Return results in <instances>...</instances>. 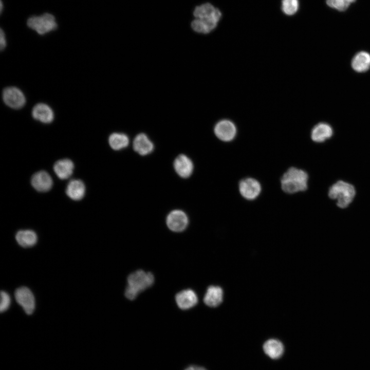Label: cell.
<instances>
[{"mask_svg": "<svg viewBox=\"0 0 370 370\" xmlns=\"http://www.w3.org/2000/svg\"><path fill=\"white\" fill-rule=\"evenodd\" d=\"M223 297V291L220 287L211 286L207 290L203 302L207 306L214 307L221 303Z\"/></svg>", "mask_w": 370, "mask_h": 370, "instance_id": "obj_18", "label": "cell"}, {"mask_svg": "<svg viewBox=\"0 0 370 370\" xmlns=\"http://www.w3.org/2000/svg\"><path fill=\"white\" fill-rule=\"evenodd\" d=\"M263 350L265 354L272 359L281 358L284 352L283 344L279 340L270 339L263 344Z\"/></svg>", "mask_w": 370, "mask_h": 370, "instance_id": "obj_16", "label": "cell"}, {"mask_svg": "<svg viewBox=\"0 0 370 370\" xmlns=\"http://www.w3.org/2000/svg\"><path fill=\"white\" fill-rule=\"evenodd\" d=\"M7 45L6 36L4 31L1 29L0 31V48L1 50H4Z\"/></svg>", "mask_w": 370, "mask_h": 370, "instance_id": "obj_27", "label": "cell"}, {"mask_svg": "<svg viewBox=\"0 0 370 370\" xmlns=\"http://www.w3.org/2000/svg\"><path fill=\"white\" fill-rule=\"evenodd\" d=\"M357 0H325L328 7L338 12L347 11Z\"/></svg>", "mask_w": 370, "mask_h": 370, "instance_id": "obj_24", "label": "cell"}, {"mask_svg": "<svg viewBox=\"0 0 370 370\" xmlns=\"http://www.w3.org/2000/svg\"><path fill=\"white\" fill-rule=\"evenodd\" d=\"M31 183L36 191L45 192L51 189L53 181L47 172L40 171L33 175L31 179Z\"/></svg>", "mask_w": 370, "mask_h": 370, "instance_id": "obj_12", "label": "cell"}, {"mask_svg": "<svg viewBox=\"0 0 370 370\" xmlns=\"http://www.w3.org/2000/svg\"><path fill=\"white\" fill-rule=\"evenodd\" d=\"M238 189L243 197L248 200H253L260 195L262 187L260 182L256 179L246 177L239 181Z\"/></svg>", "mask_w": 370, "mask_h": 370, "instance_id": "obj_7", "label": "cell"}, {"mask_svg": "<svg viewBox=\"0 0 370 370\" xmlns=\"http://www.w3.org/2000/svg\"><path fill=\"white\" fill-rule=\"evenodd\" d=\"M17 303L28 314H31L35 308V299L31 291L26 287L17 288L14 293Z\"/></svg>", "mask_w": 370, "mask_h": 370, "instance_id": "obj_10", "label": "cell"}, {"mask_svg": "<svg viewBox=\"0 0 370 370\" xmlns=\"http://www.w3.org/2000/svg\"><path fill=\"white\" fill-rule=\"evenodd\" d=\"M173 166L176 173L183 178L189 177L194 169L192 160L184 154H180L176 157L173 162Z\"/></svg>", "mask_w": 370, "mask_h": 370, "instance_id": "obj_11", "label": "cell"}, {"mask_svg": "<svg viewBox=\"0 0 370 370\" xmlns=\"http://www.w3.org/2000/svg\"><path fill=\"white\" fill-rule=\"evenodd\" d=\"M333 130L331 126L326 123L316 124L311 132V138L316 142H322L331 137Z\"/></svg>", "mask_w": 370, "mask_h": 370, "instance_id": "obj_17", "label": "cell"}, {"mask_svg": "<svg viewBox=\"0 0 370 370\" xmlns=\"http://www.w3.org/2000/svg\"><path fill=\"white\" fill-rule=\"evenodd\" d=\"M133 147L139 155L145 156L153 152L154 146L145 134L140 133L135 137L133 142Z\"/></svg>", "mask_w": 370, "mask_h": 370, "instance_id": "obj_15", "label": "cell"}, {"mask_svg": "<svg viewBox=\"0 0 370 370\" xmlns=\"http://www.w3.org/2000/svg\"><path fill=\"white\" fill-rule=\"evenodd\" d=\"M2 10H3V3H2V1H1V12H2Z\"/></svg>", "mask_w": 370, "mask_h": 370, "instance_id": "obj_29", "label": "cell"}, {"mask_svg": "<svg viewBox=\"0 0 370 370\" xmlns=\"http://www.w3.org/2000/svg\"><path fill=\"white\" fill-rule=\"evenodd\" d=\"M221 15L220 11L210 3L197 5L192 12L190 27L196 33L208 34L216 28Z\"/></svg>", "mask_w": 370, "mask_h": 370, "instance_id": "obj_1", "label": "cell"}, {"mask_svg": "<svg viewBox=\"0 0 370 370\" xmlns=\"http://www.w3.org/2000/svg\"><path fill=\"white\" fill-rule=\"evenodd\" d=\"M73 169V163L69 159L58 160L53 165L55 174L61 179L69 178L72 174Z\"/></svg>", "mask_w": 370, "mask_h": 370, "instance_id": "obj_21", "label": "cell"}, {"mask_svg": "<svg viewBox=\"0 0 370 370\" xmlns=\"http://www.w3.org/2000/svg\"><path fill=\"white\" fill-rule=\"evenodd\" d=\"M85 193V185L82 181L79 179L70 180L66 189L67 195L74 200H81L84 197Z\"/></svg>", "mask_w": 370, "mask_h": 370, "instance_id": "obj_20", "label": "cell"}, {"mask_svg": "<svg viewBox=\"0 0 370 370\" xmlns=\"http://www.w3.org/2000/svg\"><path fill=\"white\" fill-rule=\"evenodd\" d=\"M351 65L357 72L367 71L370 68V54L365 51L358 52L354 56Z\"/></svg>", "mask_w": 370, "mask_h": 370, "instance_id": "obj_19", "label": "cell"}, {"mask_svg": "<svg viewBox=\"0 0 370 370\" xmlns=\"http://www.w3.org/2000/svg\"><path fill=\"white\" fill-rule=\"evenodd\" d=\"M128 136L122 133H113L108 138V143L111 148L118 151L126 147L129 144Z\"/></svg>", "mask_w": 370, "mask_h": 370, "instance_id": "obj_23", "label": "cell"}, {"mask_svg": "<svg viewBox=\"0 0 370 370\" xmlns=\"http://www.w3.org/2000/svg\"><path fill=\"white\" fill-rule=\"evenodd\" d=\"M189 224L188 217L185 212L181 210H174L171 211L166 218V224L168 228L175 232L183 231Z\"/></svg>", "mask_w": 370, "mask_h": 370, "instance_id": "obj_9", "label": "cell"}, {"mask_svg": "<svg viewBox=\"0 0 370 370\" xmlns=\"http://www.w3.org/2000/svg\"><path fill=\"white\" fill-rule=\"evenodd\" d=\"M175 301L179 308L187 310L196 305L198 298L196 293L193 290L188 289L177 293L175 296Z\"/></svg>", "mask_w": 370, "mask_h": 370, "instance_id": "obj_13", "label": "cell"}, {"mask_svg": "<svg viewBox=\"0 0 370 370\" xmlns=\"http://www.w3.org/2000/svg\"><path fill=\"white\" fill-rule=\"evenodd\" d=\"M308 176L303 170L289 168L281 178L282 190L286 193L293 194L304 191L307 188Z\"/></svg>", "mask_w": 370, "mask_h": 370, "instance_id": "obj_2", "label": "cell"}, {"mask_svg": "<svg viewBox=\"0 0 370 370\" xmlns=\"http://www.w3.org/2000/svg\"><path fill=\"white\" fill-rule=\"evenodd\" d=\"M17 243L23 247H30L34 246L37 242L36 234L31 230L18 231L15 235Z\"/></svg>", "mask_w": 370, "mask_h": 370, "instance_id": "obj_22", "label": "cell"}, {"mask_svg": "<svg viewBox=\"0 0 370 370\" xmlns=\"http://www.w3.org/2000/svg\"><path fill=\"white\" fill-rule=\"evenodd\" d=\"M300 7L299 0H282V10L286 15H292L296 13Z\"/></svg>", "mask_w": 370, "mask_h": 370, "instance_id": "obj_25", "label": "cell"}, {"mask_svg": "<svg viewBox=\"0 0 370 370\" xmlns=\"http://www.w3.org/2000/svg\"><path fill=\"white\" fill-rule=\"evenodd\" d=\"M154 282V277L150 272L137 270L127 277L128 285L125 290V296L130 300L136 299L138 294L151 287Z\"/></svg>", "mask_w": 370, "mask_h": 370, "instance_id": "obj_3", "label": "cell"}, {"mask_svg": "<svg viewBox=\"0 0 370 370\" xmlns=\"http://www.w3.org/2000/svg\"><path fill=\"white\" fill-rule=\"evenodd\" d=\"M10 298L9 295L5 291L1 292L0 311L3 312L6 311L10 304Z\"/></svg>", "mask_w": 370, "mask_h": 370, "instance_id": "obj_26", "label": "cell"}, {"mask_svg": "<svg viewBox=\"0 0 370 370\" xmlns=\"http://www.w3.org/2000/svg\"><path fill=\"white\" fill-rule=\"evenodd\" d=\"M32 116L37 121L48 124L53 121L54 113L49 105L43 103H40L36 104L33 107Z\"/></svg>", "mask_w": 370, "mask_h": 370, "instance_id": "obj_14", "label": "cell"}, {"mask_svg": "<svg viewBox=\"0 0 370 370\" xmlns=\"http://www.w3.org/2000/svg\"><path fill=\"white\" fill-rule=\"evenodd\" d=\"M27 25L40 35H44L52 31L58 27L55 17L49 13L29 17L27 21Z\"/></svg>", "mask_w": 370, "mask_h": 370, "instance_id": "obj_5", "label": "cell"}, {"mask_svg": "<svg viewBox=\"0 0 370 370\" xmlns=\"http://www.w3.org/2000/svg\"><path fill=\"white\" fill-rule=\"evenodd\" d=\"M2 98L7 106L15 109L22 108L26 102L25 96L22 90L14 86L4 88Z\"/></svg>", "mask_w": 370, "mask_h": 370, "instance_id": "obj_6", "label": "cell"}, {"mask_svg": "<svg viewBox=\"0 0 370 370\" xmlns=\"http://www.w3.org/2000/svg\"><path fill=\"white\" fill-rule=\"evenodd\" d=\"M183 370H208L205 367L196 364H191L185 367Z\"/></svg>", "mask_w": 370, "mask_h": 370, "instance_id": "obj_28", "label": "cell"}, {"mask_svg": "<svg viewBox=\"0 0 370 370\" xmlns=\"http://www.w3.org/2000/svg\"><path fill=\"white\" fill-rule=\"evenodd\" d=\"M329 196L337 200V205L344 208L352 201L355 195L354 187L347 182L339 181L329 189Z\"/></svg>", "mask_w": 370, "mask_h": 370, "instance_id": "obj_4", "label": "cell"}, {"mask_svg": "<svg viewBox=\"0 0 370 370\" xmlns=\"http://www.w3.org/2000/svg\"><path fill=\"white\" fill-rule=\"evenodd\" d=\"M214 132L219 140L224 142H230L235 137L237 129L232 121L228 119H223L216 123Z\"/></svg>", "mask_w": 370, "mask_h": 370, "instance_id": "obj_8", "label": "cell"}]
</instances>
